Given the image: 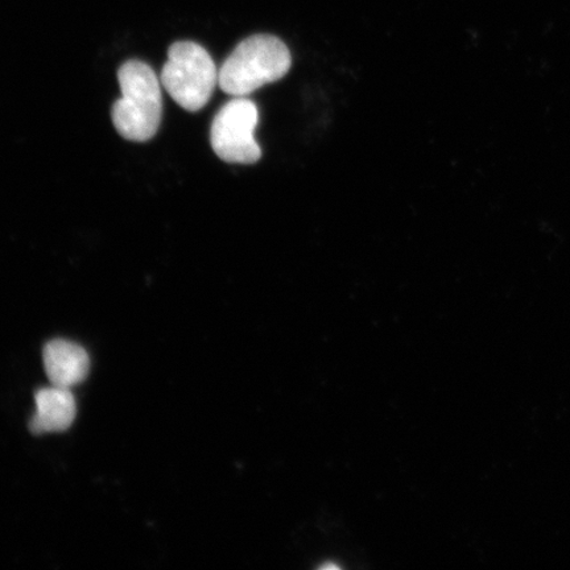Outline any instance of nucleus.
I'll return each mask as SVG.
<instances>
[{"label":"nucleus","mask_w":570,"mask_h":570,"mask_svg":"<svg viewBox=\"0 0 570 570\" xmlns=\"http://www.w3.org/2000/svg\"><path fill=\"white\" fill-rule=\"evenodd\" d=\"M122 97L112 106L114 127L126 140L145 142L159 131L163 98L158 76L148 63L130 60L118 71Z\"/></svg>","instance_id":"1"},{"label":"nucleus","mask_w":570,"mask_h":570,"mask_svg":"<svg viewBox=\"0 0 570 570\" xmlns=\"http://www.w3.org/2000/svg\"><path fill=\"white\" fill-rule=\"evenodd\" d=\"M160 80L176 104L196 112L210 101L218 71L204 47L194 41H177L169 48Z\"/></svg>","instance_id":"3"},{"label":"nucleus","mask_w":570,"mask_h":570,"mask_svg":"<svg viewBox=\"0 0 570 570\" xmlns=\"http://www.w3.org/2000/svg\"><path fill=\"white\" fill-rule=\"evenodd\" d=\"M46 373L53 386L71 389L87 380L90 356L76 342L53 340L42 351Z\"/></svg>","instance_id":"5"},{"label":"nucleus","mask_w":570,"mask_h":570,"mask_svg":"<svg viewBox=\"0 0 570 570\" xmlns=\"http://www.w3.org/2000/svg\"><path fill=\"white\" fill-rule=\"evenodd\" d=\"M259 111L245 97L232 99L220 107L214 117L210 142L220 160L230 164H254L262 158V149L255 140Z\"/></svg>","instance_id":"4"},{"label":"nucleus","mask_w":570,"mask_h":570,"mask_svg":"<svg viewBox=\"0 0 570 570\" xmlns=\"http://www.w3.org/2000/svg\"><path fill=\"white\" fill-rule=\"evenodd\" d=\"M36 413L30 422L35 434L63 432L75 423L77 405L70 389L52 386L36 392Z\"/></svg>","instance_id":"6"},{"label":"nucleus","mask_w":570,"mask_h":570,"mask_svg":"<svg viewBox=\"0 0 570 570\" xmlns=\"http://www.w3.org/2000/svg\"><path fill=\"white\" fill-rule=\"evenodd\" d=\"M291 66L292 56L283 40L274 35H253L227 57L218 71V83L227 95L245 97L282 80Z\"/></svg>","instance_id":"2"}]
</instances>
